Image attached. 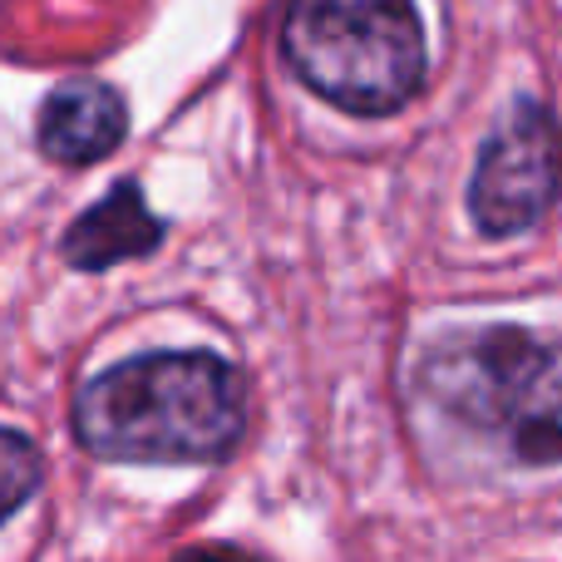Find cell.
I'll list each match as a JSON object with an SVG mask.
<instances>
[{"label": "cell", "instance_id": "1", "mask_svg": "<svg viewBox=\"0 0 562 562\" xmlns=\"http://www.w3.org/2000/svg\"><path fill=\"white\" fill-rule=\"evenodd\" d=\"M247 425L243 375L213 350H158L94 375L75 400V435L99 459L213 464Z\"/></svg>", "mask_w": 562, "mask_h": 562}, {"label": "cell", "instance_id": "2", "mask_svg": "<svg viewBox=\"0 0 562 562\" xmlns=\"http://www.w3.org/2000/svg\"><path fill=\"white\" fill-rule=\"evenodd\" d=\"M419 380L449 415L488 435L514 464L562 459V340L528 336L518 326L474 330L429 350Z\"/></svg>", "mask_w": 562, "mask_h": 562}, {"label": "cell", "instance_id": "3", "mask_svg": "<svg viewBox=\"0 0 562 562\" xmlns=\"http://www.w3.org/2000/svg\"><path fill=\"white\" fill-rule=\"evenodd\" d=\"M281 55L346 114H395L425 85V25L409 0H291Z\"/></svg>", "mask_w": 562, "mask_h": 562}, {"label": "cell", "instance_id": "4", "mask_svg": "<svg viewBox=\"0 0 562 562\" xmlns=\"http://www.w3.org/2000/svg\"><path fill=\"white\" fill-rule=\"evenodd\" d=\"M562 188V128L538 99H518L479 154L469 213L479 233L514 237L553 207Z\"/></svg>", "mask_w": 562, "mask_h": 562}, {"label": "cell", "instance_id": "5", "mask_svg": "<svg viewBox=\"0 0 562 562\" xmlns=\"http://www.w3.org/2000/svg\"><path fill=\"white\" fill-rule=\"evenodd\" d=\"M124 99L99 79H69L40 109V148L55 164H99L124 144Z\"/></svg>", "mask_w": 562, "mask_h": 562}, {"label": "cell", "instance_id": "6", "mask_svg": "<svg viewBox=\"0 0 562 562\" xmlns=\"http://www.w3.org/2000/svg\"><path fill=\"white\" fill-rule=\"evenodd\" d=\"M158 243H164V223L148 213L138 183H119L104 203H94L65 233V257L79 272H104L114 262L154 252Z\"/></svg>", "mask_w": 562, "mask_h": 562}, {"label": "cell", "instance_id": "7", "mask_svg": "<svg viewBox=\"0 0 562 562\" xmlns=\"http://www.w3.org/2000/svg\"><path fill=\"white\" fill-rule=\"evenodd\" d=\"M40 474H45L40 449L30 445L20 429H0V524H5V518L15 514L30 494H35Z\"/></svg>", "mask_w": 562, "mask_h": 562}]
</instances>
